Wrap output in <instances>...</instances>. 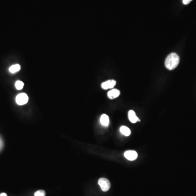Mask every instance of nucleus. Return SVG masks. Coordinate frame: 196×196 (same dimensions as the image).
<instances>
[{
  "label": "nucleus",
  "instance_id": "nucleus-1",
  "mask_svg": "<svg viewBox=\"0 0 196 196\" xmlns=\"http://www.w3.org/2000/svg\"><path fill=\"white\" fill-rule=\"evenodd\" d=\"M180 62V57L176 53H171L168 55L165 62V67L169 70L177 67Z\"/></svg>",
  "mask_w": 196,
  "mask_h": 196
},
{
  "label": "nucleus",
  "instance_id": "nucleus-13",
  "mask_svg": "<svg viewBox=\"0 0 196 196\" xmlns=\"http://www.w3.org/2000/svg\"><path fill=\"white\" fill-rule=\"evenodd\" d=\"M192 1V0H183V3L184 5H186L189 4Z\"/></svg>",
  "mask_w": 196,
  "mask_h": 196
},
{
  "label": "nucleus",
  "instance_id": "nucleus-2",
  "mask_svg": "<svg viewBox=\"0 0 196 196\" xmlns=\"http://www.w3.org/2000/svg\"><path fill=\"white\" fill-rule=\"evenodd\" d=\"M98 184L100 186L101 190L104 192H106L109 190L111 187V184L109 180L104 178H102L99 180Z\"/></svg>",
  "mask_w": 196,
  "mask_h": 196
},
{
  "label": "nucleus",
  "instance_id": "nucleus-6",
  "mask_svg": "<svg viewBox=\"0 0 196 196\" xmlns=\"http://www.w3.org/2000/svg\"><path fill=\"white\" fill-rule=\"evenodd\" d=\"M120 95V91L117 89H113L107 93L108 98L110 99H114L118 98Z\"/></svg>",
  "mask_w": 196,
  "mask_h": 196
},
{
  "label": "nucleus",
  "instance_id": "nucleus-12",
  "mask_svg": "<svg viewBox=\"0 0 196 196\" xmlns=\"http://www.w3.org/2000/svg\"><path fill=\"white\" fill-rule=\"evenodd\" d=\"M45 192L43 190L37 191L35 192L34 196H45Z\"/></svg>",
  "mask_w": 196,
  "mask_h": 196
},
{
  "label": "nucleus",
  "instance_id": "nucleus-3",
  "mask_svg": "<svg viewBox=\"0 0 196 196\" xmlns=\"http://www.w3.org/2000/svg\"><path fill=\"white\" fill-rule=\"evenodd\" d=\"M28 97L25 93H21L17 95L16 97V102L19 105H23L27 103Z\"/></svg>",
  "mask_w": 196,
  "mask_h": 196
},
{
  "label": "nucleus",
  "instance_id": "nucleus-8",
  "mask_svg": "<svg viewBox=\"0 0 196 196\" xmlns=\"http://www.w3.org/2000/svg\"><path fill=\"white\" fill-rule=\"evenodd\" d=\"M100 122L102 125L105 126H108L110 124V119L108 116L106 114H102L100 119Z\"/></svg>",
  "mask_w": 196,
  "mask_h": 196
},
{
  "label": "nucleus",
  "instance_id": "nucleus-10",
  "mask_svg": "<svg viewBox=\"0 0 196 196\" xmlns=\"http://www.w3.org/2000/svg\"><path fill=\"white\" fill-rule=\"evenodd\" d=\"M21 69V67L19 64H14L11 66V67L9 68V70L11 73H17L19 72Z\"/></svg>",
  "mask_w": 196,
  "mask_h": 196
},
{
  "label": "nucleus",
  "instance_id": "nucleus-4",
  "mask_svg": "<svg viewBox=\"0 0 196 196\" xmlns=\"http://www.w3.org/2000/svg\"><path fill=\"white\" fill-rule=\"evenodd\" d=\"M124 157L129 161H134L137 158L138 154L134 151H128L124 153Z\"/></svg>",
  "mask_w": 196,
  "mask_h": 196
},
{
  "label": "nucleus",
  "instance_id": "nucleus-9",
  "mask_svg": "<svg viewBox=\"0 0 196 196\" xmlns=\"http://www.w3.org/2000/svg\"><path fill=\"white\" fill-rule=\"evenodd\" d=\"M120 131L122 134H124L125 136H129L131 132L130 129L125 126H121L120 128Z\"/></svg>",
  "mask_w": 196,
  "mask_h": 196
},
{
  "label": "nucleus",
  "instance_id": "nucleus-7",
  "mask_svg": "<svg viewBox=\"0 0 196 196\" xmlns=\"http://www.w3.org/2000/svg\"><path fill=\"white\" fill-rule=\"evenodd\" d=\"M128 118L129 120L132 123H136L139 119V118L137 117L135 112L133 110L129 111L128 112Z\"/></svg>",
  "mask_w": 196,
  "mask_h": 196
},
{
  "label": "nucleus",
  "instance_id": "nucleus-14",
  "mask_svg": "<svg viewBox=\"0 0 196 196\" xmlns=\"http://www.w3.org/2000/svg\"><path fill=\"white\" fill-rule=\"evenodd\" d=\"M0 196H7V195L5 193H2L1 194H0Z\"/></svg>",
  "mask_w": 196,
  "mask_h": 196
},
{
  "label": "nucleus",
  "instance_id": "nucleus-11",
  "mask_svg": "<svg viewBox=\"0 0 196 196\" xmlns=\"http://www.w3.org/2000/svg\"><path fill=\"white\" fill-rule=\"evenodd\" d=\"M24 84L22 81H17L15 83V87L17 90H21L23 87Z\"/></svg>",
  "mask_w": 196,
  "mask_h": 196
},
{
  "label": "nucleus",
  "instance_id": "nucleus-5",
  "mask_svg": "<svg viewBox=\"0 0 196 196\" xmlns=\"http://www.w3.org/2000/svg\"><path fill=\"white\" fill-rule=\"evenodd\" d=\"M116 84V81L114 80H110L103 82L101 84V88L103 90H108L113 88Z\"/></svg>",
  "mask_w": 196,
  "mask_h": 196
}]
</instances>
